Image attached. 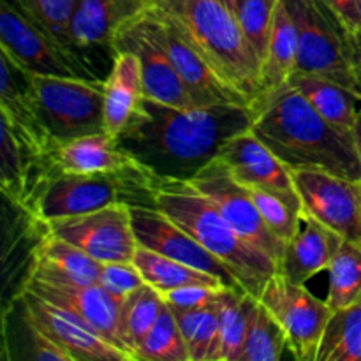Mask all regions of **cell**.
Here are the masks:
<instances>
[{
  "label": "cell",
  "instance_id": "obj_17",
  "mask_svg": "<svg viewBox=\"0 0 361 361\" xmlns=\"http://www.w3.org/2000/svg\"><path fill=\"white\" fill-rule=\"evenodd\" d=\"M148 21H150L152 34L159 41V44L168 53L169 60L175 66L187 87L192 90L201 106L217 104H238L250 106V102L242 94L229 87L217 73L210 67V63L190 46V42L178 32V28L166 16H162L157 9L148 7Z\"/></svg>",
  "mask_w": 361,
  "mask_h": 361
},
{
  "label": "cell",
  "instance_id": "obj_33",
  "mask_svg": "<svg viewBox=\"0 0 361 361\" xmlns=\"http://www.w3.org/2000/svg\"><path fill=\"white\" fill-rule=\"evenodd\" d=\"M137 361H190L176 317L168 305L137 348Z\"/></svg>",
  "mask_w": 361,
  "mask_h": 361
},
{
  "label": "cell",
  "instance_id": "obj_42",
  "mask_svg": "<svg viewBox=\"0 0 361 361\" xmlns=\"http://www.w3.org/2000/svg\"><path fill=\"white\" fill-rule=\"evenodd\" d=\"M351 51L355 66H361V28L351 32Z\"/></svg>",
  "mask_w": 361,
  "mask_h": 361
},
{
  "label": "cell",
  "instance_id": "obj_18",
  "mask_svg": "<svg viewBox=\"0 0 361 361\" xmlns=\"http://www.w3.org/2000/svg\"><path fill=\"white\" fill-rule=\"evenodd\" d=\"M219 159L243 187H259L300 200L291 169L250 129L233 136L222 147Z\"/></svg>",
  "mask_w": 361,
  "mask_h": 361
},
{
  "label": "cell",
  "instance_id": "obj_5",
  "mask_svg": "<svg viewBox=\"0 0 361 361\" xmlns=\"http://www.w3.org/2000/svg\"><path fill=\"white\" fill-rule=\"evenodd\" d=\"M157 182L159 178L145 168L92 175L56 169L42 187L28 215L39 224H44L55 219L90 214L116 203L154 207Z\"/></svg>",
  "mask_w": 361,
  "mask_h": 361
},
{
  "label": "cell",
  "instance_id": "obj_35",
  "mask_svg": "<svg viewBox=\"0 0 361 361\" xmlns=\"http://www.w3.org/2000/svg\"><path fill=\"white\" fill-rule=\"evenodd\" d=\"M247 189L271 233L284 243L291 240L300 228L302 201L259 187H247Z\"/></svg>",
  "mask_w": 361,
  "mask_h": 361
},
{
  "label": "cell",
  "instance_id": "obj_1",
  "mask_svg": "<svg viewBox=\"0 0 361 361\" xmlns=\"http://www.w3.org/2000/svg\"><path fill=\"white\" fill-rule=\"evenodd\" d=\"M250 126V106L178 108L145 95L140 111L115 140L155 178L190 180Z\"/></svg>",
  "mask_w": 361,
  "mask_h": 361
},
{
  "label": "cell",
  "instance_id": "obj_25",
  "mask_svg": "<svg viewBox=\"0 0 361 361\" xmlns=\"http://www.w3.org/2000/svg\"><path fill=\"white\" fill-rule=\"evenodd\" d=\"M288 83L295 87L328 123L353 137V127L361 108L360 94L335 81L307 74H293Z\"/></svg>",
  "mask_w": 361,
  "mask_h": 361
},
{
  "label": "cell",
  "instance_id": "obj_21",
  "mask_svg": "<svg viewBox=\"0 0 361 361\" xmlns=\"http://www.w3.org/2000/svg\"><path fill=\"white\" fill-rule=\"evenodd\" d=\"M152 6V0H78L69 23L71 39L80 53L111 49L116 30Z\"/></svg>",
  "mask_w": 361,
  "mask_h": 361
},
{
  "label": "cell",
  "instance_id": "obj_30",
  "mask_svg": "<svg viewBox=\"0 0 361 361\" xmlns=\"http://www.w3.org/2000/svg\"><path fill=\"white\" fill-rule=\"evenodd\" d=\"M361 295V245L344 240L328 267L326 303L331 310L351 305Z\"/></svg>",
  "mask_w": 361,
  "mask_h": 361
},
{
  "label": "cell",
  "instance_id": "obj_8",
  "mask_svg": "<svg viewBox=\"0 0 361 361\" xmlns=\"http://www.w3.org/2000/svg\"><path fill=\"white\" fill-rule=\"evenodd\" d=\"M0 48L30 74L101 80L85 56L63 48L9 0L0 2Z\"/></svg>",
  "mask_w": 361,
  "mask_h": 361
},
{
  "label": "cell",
  "instance_id": "obj_16",
  "mask_svg": "<svg viewBox=\"0 0 361 361\" xmlns=\"http://www.w3.org/2000/svg\"><path fill=\"white\" fill-rule=\"evenodd\" d=\"M18 300L25 319L60 345L73 361H134L133 356L92 331L80 317L53 305L30 289L21 286Z\"/></svg>",
  "mask_w": 361,
  "mask_h": 361
},
{
  "label": "cell",
  "instance_id": "obj_4",
  "mask_svg": "<svg viewBox=\"0 0 361 361\" xmlns=\"http://www.w3.org/2000/svg\"><path fill=\"white\" fill-rule=\"evenodd\" d=\"M154 207L182 226L208 252L226 264L242 288L259 298L264 284L279 271L277 263L242 238L207 196L187 180H159Z\"/></svg>",
  "mask_w": 361,
  "mask_h": 361
},
{
  "label": "cell",
  "instance_id": "obj_45",
  "mask_svg": "<svg viewBox=\"0 0 361 361\" xmlns=\"http://www.w3.org/2000/svg\"><path fill=\"white\" fill-rule=\"evenodd\" d=\"M355 74H356V81H358V88H360V95H361V66L355 67Z\"/></svg>",
  "mask_w": 361,
  "mask_h": 361
},
{
  "label": "cell",
  "instance_id": "obj_27",
  "mask_svg": "<svg viewBox=\"0 0 361 361\" xmlns=\"http://www.w3.org/2000/svg\"><path fill=\"white\" fill-rule=\"evenodd\" d=\"M298 60V30L284 0H279L263 62L264 92L282 87L295 74Z\"/></svg>",
  "mask_w": 361,
  "mask_h": 361
},
{
  "label": "cell",
  "instance_id": "obj_36",
  "mask_svg": "<svg viewBox=\"0 0 361 361\" xmlns=\"http://www.w3.org/2000/svg\"><path fill=\"white\" fill-rule=\"evenodd\" d=\"M277 6L279 0H238L235 9L240 28L254 51L257 53L261 63L267 59Z\"/></svg>",
  "mask_w": 361,
  "mask_h": 361
},
{
  "label": "cell",
  "instance_id": "obj_10",
  "mask_svg": "<svg viewBox=\"0 0 361 361\" xmlns=\"http://www.w3.org/2000/svg\"><path fill=\"white\" fill-rule=\"evenodd\" d=\"M23 288L42 296L53 305L80 317L92 331L122 349L136 361L126 341L122 326V303L113 298L101 284H80L56 275L28 271Z\"/></svg>",
  "mask_w": 361,
  "mask_h": 361
},
{
  "label": "cell",
  "instance_id": "obj_31",
  "mask_svg": "<svg viewBox=\"0 0 361 361\" xmlns=\"http://www.w3.org/2000/svg\"><path fill=\"white\" fill-rule=\"evenodd\" d=\"M164 298L157 289L152 286L143 284L136 291L130 293L122 303V326L126 334V341L129 344L130 351L136 356L137 348L141 345L143 338L154 326L157 317L161 316Z\"/></svg>",
  "mask_w": 361,
  "mask_h": 361
},
{
  "label": "cell",
  "instance_id": "obj_38",
  "mask_svg": "<svg viewBox=\"0 0 361 361\" xmlns=\"http://www.w3.org/2000/svg\"><path fill=\"white\" fill-rule=\"evenodd\" d=\"M224 289H222V293H224ZM222 293L221 296L212 303L207 316L203 317L201 324L197 326L192 341L187 344L190 361H210V356L212 353H214V348L215 344H217L219 337V316H221Z\"/></svg>",
  "mask_w": 361,
  "mask_h": 361
},
{
  "label": "cell",
  "instance_id": "obj_41",
  "mask_svg": "<svg viewBox=\"0 0 361 361\" xmlns=\"http://www.w3.org/2000/svg\"><path fill=\"white\" fill-rule=\"evenodd\" d=\"M323 4H326L342 21H344L345 27L349 30H356L360 28V14H358V6H356V0H321Z\"/></svg>",
  "mask_w": 361,
  "mask_h": 361
},
{
  "label": "cell",
  "instance_id": "obj_32",
  "mask_svg": "<svg viewBox=\"0 0 361 361\" xmlns=\"http://www.w3.org/2000/svg\"><path fill=\"white\" fill-rule=\"evenodd\" d=\"M9 2L28 20L41 27L46 34L51 35L56 42H60L63 48L85 56L76 49L69 32L71 18L78 0H9Z\"/></svg>",
  "mask_w": 361,
  "mask_h": 361
},
{
  "label": "cell",
  "instance_id": "obj_13",
  "mask_svg": "<svg viewBox=\"0 0 361 361\" xmlns=\"http://www.w3.org/2000/svg\"><path fill=\"white\" fill-rule=\"evenodd\" d=\"M291 173L302 210L344 240L361 245V180L344 178L324 169Z\"/></svg>",
  "mask_w": 361,
  "mask_h": 361
},
{
  "label": "cell",
  "instance_id": "obj_12",
  "mask_svg": "<svg viewBox=\"0 0 361 361\" xmlns=\"http://www.w3.org/2000/svg\"><path fill=\"white\" fill-rule=\"evenodd\" d=\"M46 231L80 247L101 263L133 261L137 249L130 207L116 203L102 210L44 222Z\"/></svg>",
  "mask_w": 361,
  "mask_h": 361
},
{
  "label": "cell",
  "instance_id": "obj_2",
  "mask_svg": "<svg viewBox=\"0 0 361 361\" xmlns=\"http://www.w3.org/2000/svg\"><path fill=\"white\" fill-rule=\"evenodd\" d=\"M250 108V130L288 169H324L361 180V162L353 137L328 123L295 87L286 83L267 90Z\"/></svg>",
  "mask_w": 361,
  "mask_h": 361
},
{
  "label": "cell",
  "instance_id": "obj_26",
  "mask_svg": "<svg viewBox=\"0 0 361 361\" xmlns=\"http://www.w3.org/2000/svg\"><path fill=\"white\" fill-rule=\"evenodd\" d=\"M259 298L245 289L226 288L221 300L219 337L210 361H238Z\"/></svg>",
  "mask_w": 361,
  "mask_h": 361
},
{
  "label": "cell",
  "instance_id": "obj_6",
  "mask_svg": "<svg viewBox=\"0 0 361 361\" xmlns=\"http://www.w3.org/2000/svg\"><path fill=\"white\" fill-rule=\"evenodd\" d=\"M298 30L295 74L335 81L360 94L351 51V30L321 0H284Z\"/></svg>",
  "mask_w": 361,
  "mask_h": 361
},
{
  "label": "cell",
  "instance_id": "obj_7",
  "mask_svg": "<svg viewBox=\"0 0 361 361\" xmlns=\"http://www.w3.org/2000/svg\"><path fill=\"white\" fill-rule=\"evenodd\" d=\"M39 120L56 145L106 133L104 80L32 74Z\"/></svg>",
  "mask_w": 361,
  "mask_h": 361
},
{
  "label": "cell",
  "instance_id": "obj_34",
  "mask_svg": "<svg viewBox=\"0 0 361 361\" xmlns=\"http://www.w3.org/2000/svg\"><path fill=\"white\" fill-rule=\"evenodd\" d=\"M288 349L284 330L259 302L238 361H279Z\"/></svg>",
  "mask_w": 361,
  "mask_h": 361
},
{
  "label": "cell",
  "instance_id": "obj_37",
  "mask_svg": "<svg viewBox=\"0 0 361 361\" xmlns=\"http://www.w3.org/2000/svg\"><path fill=\"white\" fill-rule=\"evenodd\" d=\"M99 284L113 296L123 303V300L136 291L137 288L145 284L143 277H141L140 270L133 261H126V263H104L102 264L101 277H99Z\"/></svg>",
  "mask_w": 361,
  "mask_h": 361
},
{
  "label": "cell",
  "instance_id": "obj_29",
  "mask_svg": "<svg viewBox=\"0 0 361 361\" xmlns=\"http://www.w3.org/2000/svg\"><path fill=\"white\" fill-rule=\"evenodd\" d=\"M316 361H361V295L331 312Z\"/></svg>",
  "mask_w": 361,
  "mask_h": 361
},
{
  "label": "cell",
  "instance_id": "obj_9",
  "mask_svg": "<svg viewBox=\"0 0 361 361\" xmlns=\"http://www.w3.org/2000/svg\"><path fill=\"white\" fill-rule=\"evenodd\" d=\"M259 302L284 330L293 358L316 361L324 328L334 312L326 300H319L305 284H295L277 271L264 284Z\"/></svg>",
  "mask_w": 361,
  "mask_h": 361
},
{
  "label": "cell",
  "instance_id": "obj_24",
  "mask_svg": "<svg viewBox=\"0 0 361 361\" xmlns=\"http://www.w3.org/2000/svg\"><path fill=\"white\" fill-rule=\"evenodd\" d=\"M102 264L104 263L94 259L80 247L46 231L32 252L30 270L69 279L80 284H97Z\"/></svg>",
  "mask_w": 361,
  "mask_h": 361
},
{
  "label": "cell",
  "instance_id": "obj_14",
  "mask_svg": "<svg viewBox=\"0 0 361 361\" xmlns=\"http://www.w3.org/2000/svg\"><path fill=\"white\" fill-rule=\"evenodd\" d=\"M111 49L113 53L133 51L137 55L147 97L178 108H203L192 90L176 73L168 53L152 34L147 11L130 18L116 30Z\"/></svg>",
  "mask_w": 361,
  "mask_h": 361
},
{
  "label": "cell",
  "instance_id": "obj_28",
  "mask_svg": "<svg viewBox=\"0 0 361 361\" xmlns=\"http://www.w3.org/2000/svg\"><path fill=\"white\" fill-rule=\"evenodd\" d=\"M133 263L140 270L145 284L152 286L159 293L173 291V289L190 284L224 286L217 277H212L204 271L187 267V264L178 263L175 259H169V257L141 245H137L136 252H134Z\"/></svg>",
  "mask_w": 361,
  "mask_h": 361
},
{
  "label": "cell",
  "instance_id": "obj_40",
  "mask_svg": "<svg viewBox=\"0 0 361 361\" xmlns=\"http://www.w3.org/2000/svg\"><path fill=\"white\" fill-rule=\"evenodd\" d=\"M25 330L28 334V344H30V358L37 361H73L69 355L60 345H56L51 338L46 337L39 328L28 323L23 317Z\"/></svg>",
  "mask_w": 361,
  "mask_h": 361
},
{
  "label": "cell",
  "instance_id": "obj_46",
  "mask_svg": "<svg viewBox=\"0 0 361 361\" xmlns=\"http://www.w3.org/2000/svg\"><path fill=\"white\" fill-rule=\"evenodd\" d=\"M356 6H358V14H360V28H361V0H356Z\"/></svg>",
  "mask_w": 361,
  "mask_h": 361
},
{
  "label": "cell",
  "instance_id": "obj_20",
  "mask_svg": "<svg viewBox=\"0 0 361 361\" xmlns=\"http://www.w3.org/2000/svg\"><path fill=\"white\" fill-rule=\"evenodd\" d=\"M0 115L9 120L20 133L46 152H55L59 145L39 120L32 74L21 67L6 49L0 48Z\"/></svg>",
  "mask_w": 361,
  "mask_h": 361
},
{
  "label": "cell",
  "instance_id": "obj_22",
  "mask_svg": "<svg viewBox=\"0 0 361 361\" xmlns=\"http://www.w3.org/2000/svg\"><path fill=\"white\" fill-rule=\"evenodd\" d=\"M145 97L141 62L133 51H116L104 80V127L116 137L134 118Z\"/></svg>",
  "mask_w": 361,
  "mask_h": 361
},
{
  "label": "cell",
  "instance_id": "obj_39",
  "mask_svg": "<svg viewBox=\"0 0 361 361\" xmlns=\"http://www.w3.org/2000/svg\"><path fill=\"white\" fill-rule=\"evenodd\" d=\"M224 288H228V286L190 284L183 286V288H176L173 291L161 293V295L164 298L166 305L173 312H180V310H192L210 305V303H214L221 296Z\"/></svg>",
  "mask_w": 361,
  "mask_h": 361
},
{
  "label": "cell",
  "instance_id": "obj_43",
  "mask_svg": "<svg viewBox=\"0 0 361 361\" xmlns=\"http://www.w3.org/2000/svg\"><path fill=\"white\" fill-rule=\"evenodd\" d=\"M353 141H355L356 154H358V159L361 162V108H360L358 115H356L355 127H353Z\"/></svg>",
  "mask_w": 361,
  "mask_h": 361
},
{
  "label": "cell",
  "instance_id": "obj_23",
  "mask_svg": "<svg viewBox=\"0 0 361 361\" xmlns=\"http://www.w3.org/2000/svg\"><path fill=\"white\" fill-rule=\"evenodd\" d=\"M60 171L92 175V173H115L143 168L134 157L118 147L108 133L92 134L59 145L53 152Z\"/></svg>",
  "mask_w": 361,
  "mask_h": 361
},
{
  "label": "cell",
  "instance_id": "obj_3",
  "mask_svg": "<svg viewBox=\"0 0 361 361\" xmlns=\"http://www.w3.org/2000/svg\"><path fill=\"white\" fill-rule=\"evenodd\" d=\"M152 7L250 104L264 94L263 63L222 0H152Z\"/></svg>",
  "mask_w": 361,
  "mask_h": 361
},
{
  "label": "cell",
  "instance_id": "obj_19",
  "mask_svg": "<svg viewBox=\"0 0 361 361\" xmlns=\"http://www.w3.org/2000/svg\"><path fill=\"white\" fill-rule=\"evenodd\" d=\"M342 242L341 235L302 210L298 231L284 243L279 274L295 284H307L319 271L328 270Z\"/></svg>",
  "mask_w": 361,
  "mask_h": 361
},
{
  "label": "cell",
  "instance_id": "obj_15",
  "mask_svg": "<svg viewBox=\"0 0 361 361\" xmlns=\"http://www.w3.org/2000/svg\"><path fill=\"white\" fill-rule=\"evenodd\" d=\"M130 219H133L137 245L204 271L212 277H217L228 288L243 289L233 271L222 261L208 252L190 233L162 214L159 208L150 204H133Z\"/></svg>",
  "mask_w": 361,
  "mask_h": 361
},
{
  "label": "cell",
  "instance_id": "obj_11",
  "mask_svg": "<svg viewBox=\"0 0 361 361\" xmlns=\"http://www.w3.org/2000/svg\"><path fill=\"white\" fill-rule=\"evenodd\" d=\"M187 182L210 200L219 214L245 242L268 254L279 267L284 252V242L271 233L261 217L249 189L233 178L221 159L212 161Z\"/></svg>",
  "mask_w": 361,
  "mask_h": 361
},
{
  "label": "cell",
  "instance_id": "obj_44",
  "mask_svg": "<svg viewBox=\"0 0 361 361\" xmlns=\"http://www.w3.org/2000/svg\"><path fill=\"white\" fill-rule=\"evenodd\" d=\"M222 2L226 4V6L229 7V9L233 11V13H235V9H236V6H238V0H222Z\"/></svg>",
  "mask_w": 361,
  "mask_h": 361
}]
</instances>
